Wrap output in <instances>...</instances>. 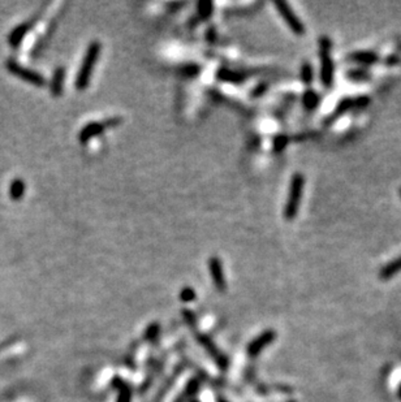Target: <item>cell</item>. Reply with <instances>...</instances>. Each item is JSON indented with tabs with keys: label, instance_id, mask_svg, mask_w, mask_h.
I'll list each match as a JSON object with an SVG mask.
<instances>
[{
	"label": "cell",
	"instance_id": "6da1fadb",
	"mask_svg": "<svg viewBox=\"0 0 401 402\" xmlns=\"http://www.w3.org/2000/svg\"><path fill=\"white\" fill-rule=\"evenodd\" d=\"M100 49H102V46H100V43L98 40H93L87 47L82 64H81L80 70H78V74H77L76 83H74L77 90L87 89L91 74H93L94 66H95L96 61L99 59Z\"/></svg>",
	"mask_w": 401,
	"mask_h": 402
},
{
	"label": "cell",
	"instance_id": "7a4b0ae2",
	"mask_svg": "<svg viewBox=\"0 0 401 402\" xmlns=\"http://www.w3.org/2000/svg\"><path fill=\"white\" fill-rule=\"evenodd\" d=\"M304 186H305V177L301 173H295L292 176L291 184H289L288 199H287L284 208V216L287 220H293L299 212Z\"/></svg>",
	"mask_w": 401,
	"mask_h": 402
},
{
	"label": "cell",
	"instance_id": "3957f363",
	"mask_svg": "<svg viewBox=\"0 0 401 402\" xmlns=\"http://www.w3.org/2000/svg\"><path fill=\"white\" fill-rule=\"evenodd\" d=\"M120 122H121V117H111V119L103 120V121L89 122L87 125H85L81 129L78 139H80L81 143H86L90 139L94 138L95 135H99L100 133L104 132L106 129L117 126Z\"/></svg>",
	"mask_w": 401,
	"mask_h": 402
},
{
	"label": "cell",
	"instance_id": "277c9868",
	"mask_svg": "<svg viewBox=\"0 0 401 402\" xmlns=\"http://www.w3.org/2000/svg\"><path fill=\"white\" fill-rule=\"evenodd\" d=\"M275 7L280 16L284 18L285 23L288 25L289 29L296 34V35H304L305 34V25L301 22L299 17L296 16V13L292 10L288 4L285 1H275Z\"/></svg>",
	"mask_w": 401,
	"mask_h": 402
},
{
	"label": "cell",
	"instance_id": "5b68a950",
	"mask_svg": "<svg viewBox=\"0 0 401 402\" xmlns=\"http://www.w3.org/2000/svg\"><path fill=\"white\" fill-rule=\"evenodd\" d=\"M321 57V81L323 87L330 89L334 83V73H335V65L330 56V51H322L319 52Z\"/></svg>",
	"mask_w": 401,
	"mask_h": 402
},
{
	"label": "cell",
	"instance_id": "8992f818",
	"mask_svg": "<svg viewBox=\"0 0 401 402\" xmlns=\"http://www.w3.org/2000/svg\"><path fill=\"white\" fill-rule=\"evenodd\" d=\"M8 66H9L10 72L14 73L16 76L21 77V78L25 79V81H27V82L33 83V85H35V86L46 85V79L40 76V74H38L36 72L26 69V68H22V66H20L18 64H16L14 61H9Z\"/></svg>",
	"mask_w": 401,
	"mask_h": 402
},
{
	"label": "cell",
	"instance_id": "52a82bcc",
	"mask_svg": "<svg viewBox=\"0 0 401 402\" xmlns=\"http://www.w3.org/2000/svg\"><path fill=\"white\" fill-rule=\"evenodd\" d=\"M209 268L210 274H211L212 281L215 284V287L219 290L226 289V277H224V272H223V264L220 259L216 257H212L209 259Z\"/></svg>",
	"mask_w": 401,
	"mask_h": 402
},
{
	"label": "cell",
	"instance_id": "ba28073f",
	"mask_svg": "<svg viewBox=\"0 0 401 402\" xmlns=\"http://www.w3.org/2000/svg\"><path fill=\"white\" fill-rule=\"evenodd\" d=\"M274 340H275V332H274V331H267V332L262 333L261 336L257 337V339L249 345L248 349L249 356L250 357L258 356V354L265 349L266 346L269 345V344H271Z\"/></svg>",
	"mask_w": 401,
	"mask_h": 402
},
{
	"label": "cell",
	"instance_id": "9c48e42d",
	"mask_svg": "<svg viewBox=\"0 0 401 402\" xmlns=\"http://www.w3.org/2000/svg\"><path fill=\"white\" fill-rule=\"evenodd\" d=\"M64 81H65V68L63 66H59L55 69L53 72L52 79H51L50 83V90L52 96H60L63 94L64 90Z\"/></svg>",
	"mask_w": 401,
	"mask_h": 402
},
{
	"label": "cell",
	"instance_id": "30bf717a",
	"mask_svg": "<svg viewBox=\"0 0 401 402\" xmlns=\"http://www.w3.org/2000/svg\"><path fill=\"white\" fill-rule=\"evenodd\" d=\"M352 63L361 64V65H373V64L378 63L379 56L373 51H357V52H352L348 56Z\"/></svg>",
	"mask_w": 401,
	"mask_h": 402
},
{
	"label": "cell",
	"instance_id": "8fae6325",
	"mask_svg": "<svg viewBox=\"0 0 401 402\" xmlns=\"http://www.w3.org/2000/svg\"><path fill=\"white\" fill-rule=\"evenodd\" d=\"M216 77H218L220 81H224V82H229V83H236V85L242 83L246 79V74H244V73L236 72V70H231V69H226V68H223V69L219 70L218 74H216Z\"/></svg>",
	"mask_w": 401,
	"mask_h": 402
},
{
	"label": "cell",
	"instance_id": "7c38bea8",
	"mask_svg": "<svg viewBox=\"0 0 401 402\" xmlns=\"http://www.w3.org/2000/svg\"><path fill=\"white\" fill-rule=\"evenodd\" d=\"M351 109H353V99L352 98L342 99V100L339 102L338 106H336L335 111H334L332 115L327 119V124H331V122H334L336 119H339L340 116L345 115V113L348 112V111H351Z\"/></svg>",
	"mask_w": 401,
	"mask_h": 402
},
{
	"label": "cell",
	"instance_id": "4fadbf2b",
	"mask_svg": "<svg viewBox=\"0 0 401 402\" xmlns=\"http://www.w3.org/2000/svg\"><path fill=\"white\" fill-rule=\"evenodd\" d=\"M401 272V257L396 258L392 262H390L388 264H386L385 267L381 270V274L379 276L383 279V280H387V279H391L392 276H395L396 274Z\"/></svg>",
	"mask_w": 401,
	"mask_h": 402
},
{
	"label": "cell",
	"instance_id": "5bb4252c",
	"mask_svg": "<svg viewBox=\"0 0 401 402\" xmlns=\"http://www.w3.org/2000/svg\"><path fill=\"white\" fill-rule=\"evenodd\" d=\"M302 103H304V107H305L308 111H313L318 107L319 104V95L318 92L314 91L312 89H308L304 95H302Z\"/></svg>",
	"mask_w": 401,
	"mask_h": 402
},
{
	"label": "cell",
	"instance_id": "9a60e30c",
	"mask_svg": "<svg viewBox=\"0 0 401 402\" xmlns=\"http://www.w3.org/2000/svg\"><path fill=\"white\" fill-rule=\"evenodd\" d=\"M300 77H301V81L304 82V85L309 86L313 82V79H314V70H313L312 64L310 63L302 64L301 69H300Z\"/></svg>",
	"mask_w": 401,
	"mask_h": 402
},
{
	"label": "cell",
	"instance_id": "2e32d148",
	"mask_svg": "<svg viewBox=\"0 0 401 402\" xmlns=\"http://www.w3.org/2000/svg\"><path fill=\"white\" fill-rule=\"evenodd\" d=\"M197 9H198L199 20H206V18L211 17L212 12H214V4L211 1H199L197 4Z\"/></svg>",
	"mask_w": 401,
	"mask_h": 402
},
{
	"label": "cell",
	"instance_id": "e0dca14e",
	"mask_svg": "<svg viewBox=\"0 0 401 402\" xmlns=\"http://www.w3.org/2000/svg\"><path fill=\"white\" fill-rule=\"evenodd\" d=\"M289 142V137L287 134H278L272 141V150L275 154H279V152L284 151L287 145Z\"/></svg>",
	"mask_w": 401,
	"mask_h": 402
},
{
	"label": "cell",
	"instance_id": "ac0fdd59",
	"mask_svg": "<svg viewBox=\"0 0 401 402\" xmlns=\"http://www.w3.org/2000/svg\"><path fill=\"white\" fill-rule=\"evenodd\" d=\"M10 197L13 198V199H21V197L23 195V193H25V184H23L21 180H16V181H13L12 184H10Z\"/></svg>",
	"mask_w": 401,
	"mask_h": 402
},
{
	"label": "cell",
	"instance_id": "d6986e66",
	"mask_svg": "<svg viewBox=\"0 0 401 402\" xmlns=\"http://www.w3.org/2000/svg\"><path fill=\"white\" fill-rule=\"evenodd\" d=\"M347 77L352 81H356V82H361V81H366V79L370 78L369 73L366 70L362 69H351L347 72Z\"/></svg>",
	"mask_w": 401,
	"mask_h": 402
},
{
	"label": "cell",
	"instance_id": "ffe728a7",
	"mask_svg": "<svg viewBox=\"0 0 401 402\" xmlns=\"http://www.w3.org/2000/svg\"><path fill=\"white\" fill-rule=\"evenodd\" d=\"M27 25H21V26L17 27L16 30H14L13 33H12V35H10V44H13V46H17L18 43L21 42V39L23 38V35L26 34L27 31Z\"/></svg>",
	"mask_w": 401,
	"mask_h": 402
},
{
	"label": "cell",
	"instance_id": "44dd1931",
	"mask_svg": "<svg viewBox=\"0 0 401 402\" xmlns=\"http://www.w3.org/2000/svg\"><path fill=\"white\" fill-rule=\"evenodd\" d=\"M199 70H201V68H199L198 65H196V64H189V65L182 66L181 69H180V72H181V74H184L185 77H196L199 74Z\"/></svg>",
	"mask_w": 401,
	"mask_h": 402
},
{
	"label": "cell",
	"instance_id": "7402d4cb",
	"mask_svg": "<svg viewBox=\"0 0 401 402\" xmlns=\"http://www.w3.org/2000/svg\"><path fill=\"white\" fill-rule=\"evenodd\" d=\"M370 103V98L369 96H357L356 99H353V109H362L366 108Z\"/></svg>",
	"mask_w": 401,
	"mask_h": 402
},
{
	"label": "cell",
	"instance_id": "603a6c76",
	"mask_svg": "<svg viewBox=\"0 0 401 402\" xmlns=\"http://www.w3.org/2000/svg\"><path fill=\"white\" fill-rule=\"evenodd\" d=\"M180 298L184 302H192L194 298H196V292L192 289V288H184L180 293Z\"/></svg>",
	"mask_w": 401,
	"mask_h": 402
},
{
	"label": "cell",
	"instance_id": "cb8c5ba5",
	"mask_svg": "<svg viewBox=\"0 0 401 402\" xmlns=\"http://www.w3.org/2000/svg\"><path fill=\"white\" fill-rule=\"evenodd\" d=\"M119 402H129V391H128V388L124 384L120 386Z\"/></svg>",
	"mask_w": 401,
	"mask_h": 402
},
{
	"label": "cell",
	"instance_id": "d4e9b609",
	"mask_svg": "<svg viewBox=\"0 0 401 402\" xmlns=\"http://www.w3.org/2000/svg\"><path fill=\"white\" fill-rule=\"evenodd\" d=\"M319 46H321L322 51H330L331 48V40L328 39L327 36H322L319 39Z\"/></svg>",
	"mask_w": 401,
	"mask_h": 402
},
{
	"label": "cell",
	"instance_id": "484cf974",
	"mask_svg": "<svg viewBox=\"0 0 401 402\" xmlns=\"http://www.w3.org/2000/svg\"><path fill=\"white\" fill-rule=\"evenodd\" d=\"M206 38H207V40H209L210 43H214L216 40V31H215V27L214 26H210L209 29H207V33H206Z\"/></svg>",
	"mask_w": 401,
	"mask_h": 402
},
{
	"label": "cell",
	"instance_id": "4316f807",
	"mask_svg": "<svg viewBox=\"0 0 401 402\" xmlns=\"http://www.w3.org/2000/svg\"><path fill=\"white\" fill-rule=\"evenodd\" d=\"M266 89H267V83H263V85H259L258 87H255V90L253 91V96H259L262 95L263 92L266 91Z\"/></svg>",
	"mask_w": 401,
	"mask_h": 402
},
{
	"label": "cell",
	"instance_id": "83f0119b",
	"mask_svg": "<svg viewBox=\"0 0 401 402\" xmlns=\"http://www.w3.org/2000/svg\"><path fill=\"white\" fill-rule=\"evenodd\" d=\"M399 61H400V57H399L398 55H391V56H388L387 59H386V64H388V65L399 64Z\"/></svg>",
	"mask_w": 401,
	"mask_h": 402
},
{
	"label": "cell",
	"instance_id": "f1b7e54d",
	"mask_svg": "<svg viewBox=\"0 0 401 402\" xmlns=\"http://www.w3.org/2000/svg\"><path fill=\"white\" fill-rule=\"evenodd\" d=\"M400 197H401V189H400Z\"/></svg>",
	"mask_w": 401,
	"mask_h": 402
},
{
	"label": "cell",
	"instance_id": "f546056e",
	"mask_svg": "<svg viewBox=\"0 0 401 402\" xmlns=\"http://www.w3.org/2000/svg\"><path fill=\"white\" fill-rule=\"evenodd\" d=\"M400 396H401V388H400Z\"/></svg>",
	"mask_w": 401,
	"mask_h": 402
}]
</instances>
